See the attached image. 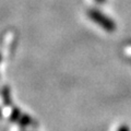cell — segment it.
Masks as SVG:
<instances>
[{
  "instance_id": "1",
  "label": "cell",
  "mask_w": 131,
  "mask_h": 131,
  "mask_svg": "<svg viewBox=\"0 0 131 131\" xmlns=\"http://www.w3.org/2000/svg\"><path fill=\"white\" fill-rule=\"evenodd\" d=\"M118 131H130L129 130V128L127 126H121L119 129H118Z\"/></svg>"
},
{
  "instance_id": "2",
  "label": "cell",
  "mask_w": 131,
  "mask_h": 131,
  "mask_svg": "<svg viewBox=\"0 0 131 131\" xmlns=\"http://www.w3.org/2000/svg\"><path fill=\"white\" fill-rule=\"evenodd\" d=\"M0 59H1V56H0Z\"/></svg>"
}]
</instances>
